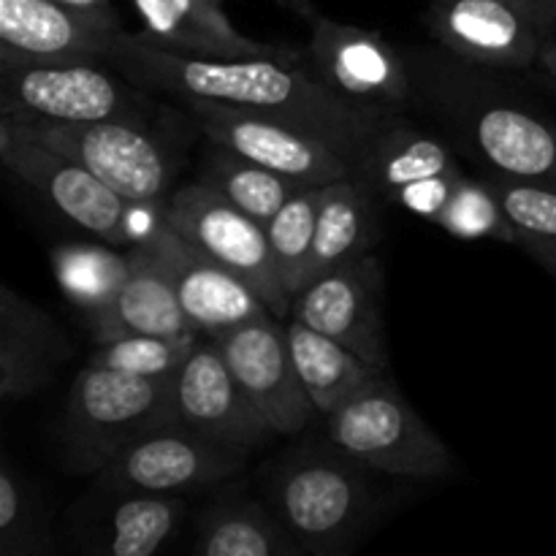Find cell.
Listing matches in <instances>:
<instances>
[{"label":"cell","mask_w":556,"mask_h":556,"mask_svg":"<svg viewBox=\"0 0 556 556\" xmlns=\"http://www.w3.org/2000/svg\"><path fill=\"white\" fill-rule=\"evenodd\" d=\"M106 63L134 85L168 92L185 103L215 101L299 125L345 152L353 166L380 125L391 117L331 92L313 68H304L299 52L201 58L161 47L141 33H123Z\"/></svg>","instance_id":"6da1fadb"},{"label":"cell","mask_w":556,"mask_h":556,"mask_svg":"<svg viewBox=\"0 0 556 556\" xmlns=\"http://www.w3.org/2000/svg\"><path fill=\"white\" fill-rule=\"evenodd\" d=\"M367 467L337 445H296L266 472L269 505L304 554H342L372 516Z\"/></svg>","instance_id":"7a4b0ae2"},{"label":"cell","mask_w":556,"mask_h":556,"mask_svg":"<svg viewBox=\"0 0 556 556\" xmlns=\"http://www.w3.org/2000/svg\"><path fill=\"white\" fill-rule=\"evenodd\" d=\"M168 424H177L174 380L87 364L76 372L65 405L63 462L71 472L98 476L130 445Z\"/></svg>","instance_id":"3957f363"},{"label":"cell","mask_w":556,"mask_h":556,"mask_svg":"<svg viewBox=\"0 0 556 556\" xmlns=\"http://www.w3.org/2000/svg\"><path fill=\"white\" fill-rule=\"evenodd\" d=\"M0 161L76 226L112 244L136 248L166 220V199H125L74 157L25 139L5 123H0Z\"/></svg>","instance_id":"277c9868"},{"label":"cell","mask_w":556,"mask_h":556,"mask_svg":"<svg viewBox=\"0 0 556 556\" xmlns=\"http://www.w3.org/2000/svg\"><path fill=\"white\" fill-rule=\"evenodd\" d=\"M329 443L367 470L402 478H440L456 459L440 434L405 400L391 372L326 416Z\"/></svg>","instance_id":"5b68a950"},{"label":"cell","mask_w":556,"mask_h":556,"mask_svg":"<svg viewBox=\"0 0 556 556\" xmlns=\"http://www.w3.org/2000/svg\"><path fill=\"white\" fill-rule=\"evenodd\" d=\"M0 123L25 139L74 157L109 188L130 201H163L172 179V163L161 141L130 117L96 123H52V119L0 114Z\"/></svg>","instance_id":"8992f818"},{"label":"cell","mask_w":556,"mask_h":556,"mask_svg":"<svg viewBox=\"0 0 556 556\" xmlns=\"http://www.w3.org/2000/svg\"><path fill=\"white\" fill-rule=\"evenodd\" d=\"M166 220L174 231L242 277L277 318H291V293L271 255L266 226L239 210L210 179L185 185L166 199Z\"/></svg>","instance_id":"52a82bcc"},{"label":"cell","mask_w":556,"mask_h":556,"mask_svg":"<svg viewBox=\"0 0 556 556\" xmlns=\"http://www.w3.org/2000/svg\"><path fill=\"white\" fill-rule=\"evenodd\" d=\"M427 25L467 63L530 68L556 33V0H432Z\"/></svg>","instance_id":"ba28073f"},{"label":"cell","mask_w":556,"mask_h":556,"mask_svg":"<svg viewBox=\"0 0 556 556\" xmlns=\"http://www.w3.org/2000/svg\"><path fill=\"white\" fill-rule=\"evenodd\" d=\"M438 106L492 174L556 185V125L548 119L500 96L451 85L438 92Z\"/></svg>","instance_id":"9c48e42d"},{"label":"cell","mask_w":556,"mask_h":556,"mask_svg":"<svg viewBox=\"0 0 556 556\" xmlns=\"http://www.w3.org/2000/svg\"><path fill=\"white\" fill-rule=\"evenodd\" d=\"M188 106L212 144L226 147L293 182L329 185L356 177V166L345 152L299 125L215 101H188Z\"/></svg>","instance_id":"30bf717a"},{"label":"cell","mask_w":556,"mask_h":556,"mask_svg":"<svg viewBox=\"0 0 556 556\" xmlns=\"http://www.w3.org/2000/svg\"><path fill=\"white\" fill-rule=\"evenodd\" d=\"M315 76L345 101L383 114H405L416 103V81L405 60L378 30L315 16L309 22Z\"/></svg>","instance_id":"8fae6325"},{"label":"cell","mask_w":556,"mask_h":556,"mask_svg":"<svg viewBox=\"0 0 556 556\" xmlns=\"http://www.w3.org/2000/svg\"><path fill=\"white\" fill-rule=\"evenodd\" d=\"M231 372L266 418L275 434H296L315 418L318 407L309 400L291 356L286 326L271 313L248 324L210 334Z\"/></svg>","instance_id":"7c38bea8"},{"label":"cell","mask_w":556,"mask_h":556,"mask_svg":"<svg viewBox=\"0 0 556 556\" xmlns=\"http://www.w3.org/2000/svg\"><path fill=\"white\" fill-rule=\"evenodd\" d=\"M130 112L134 96L96 63H0V114L96 123Z\"/></svg>","instance_id":"4fadbf2b"},{"label":"cell","mask_w":556,"mask_h":556,"mask_svg":"<svg viewBox=\"0 0 556 556\" xmlns=\"http://www.w3.org/2000/svg\"><path fill=\"white\" fill-rule=\"evenodd\" d=\"M291 318L391 372L383 326V269L372 253L358 255L304 286L293 296Z\"/></svg>","instance_id":"5bb4252c"},{"label":"cell","mask_w":556,"mask_h":556,"mask_svg":"<svg viewBox=\"0 0 556 556\" xmlns=\"http://www.w3.org/2000/svg\"><path fill=\"white\" fill-rule=\"evenodd\" d=\"M112 9L58 0H0V63H98L123 38Z\"/></svg>","instance_id":"9a60e30c"},{"label":"cell","mask_w":556,"mask_h":556,"mask_svg":"<svg viewBox=\"0 0 556 556\" xmlns=\"http://www.w3.org/2000/svg\"><path fill=\"white\" fill-rule=\"evenodd\" d=\"M244 451L212 443L182 424H168L130 445L106 470L98 472V486L114 492L182 494L237 476Z\"/></svg>","instance_id":"2e32d148"},{"label":"cell","mask_w":556,"mask_h":556,"mask_svg":"<svg viewBox=\"0 0 556 556\" xmlns=\"http://www.w3.org/2000/svg\"><path fill=\"white\" fill-rule=\"evenodd\" d=\"M174 405L190 432L244 454L275 434L210 337L174 375Z\"/></svg>","instance_id":"e0dca14e"},{"label":"cell","mask_w":556,"mask_h":556,"mask_svg":"<svg viewBox=\"0 0 556 556\" xmlns=\"http://www.w3.org/2000/svg\"><path fill=\"white\" fill-rule=\"evenodd\" d=\"M141 244L152 250L172 280L185 315L204 337L269 313V307L242 277L188 242L182 233L174 231L168 220H163Z\"/></svg>","instance_id":"ac0fdd59"},{"label":"cell","mask_w":556,"mask_h":556,"mask_svg":"<svg viewBox=\"0 0 556 556\" xmlns=\"http://www.w3.org/2000/svg\"><path fill=\"white\" fill-rule=\"evenodd\" d=\"M68 337L27 296L0 288V400L20 402L52 383L71 358Z\"/></svg>","instance_id":"d6986e66"},{"label":"cell","mask_w":556,"mask_h":556,"mask_svg":"<svg viewBox=\"0 0 556 556\" xmlns=\"http://www.w3.org/2000/svg\"><path fill=\"white\" fill-rule=\"evenodd\" d=\"M87 318L98 345L130 334H201L185 315L172 280L147 244L130 248V275L123 288L106 307Z\"/></svg>","instance_id":"ffe728a7"},{"label":"cell","mask_w":556,"mask_h":556,"mask_svg":"<svg viewBox=\"0 0 556 556\" xmlns=\"http://www.w3.org/2000/svg\"><path fill=\"white\" fill-rule=\"evenodd\" d=\"M459 168L448 141L416 125L405 114H391L364 147L356 163V177L375 195L396 204L400 195L416 185Z\"/></svg>","instance_id":"44dd1931"},{"label":"cell","mask_w":556,"mask_h":556,"mask_svg":"<svg viewBox=\"0 0 556 556\" xmlns=\"http://www.w3.org/2000/svg\"><path fill=\"white\" fill-rule=\"evenodd\" d=\"M144 30L141 36L161 47L201 58H261L293 54V49L261 43L239 33L228 20L223 0H134Z\"/></svg>","instance_id":"7402d4cb"},{"label":"cell","mask_w":556,"mask_h":556,"mask_svg":"<svg viewBox=\"0 0 556 556\" xmlns=\"http://www.w3.org/2000/svg\"><path fill=\"white\" fill-rule=\"evenodd\" d=\"M378 210H375V193L358 177L337 179L324 185L318 206V223H315L313 250H309L307 266H304L302 288L318 277L329 275L337 266L372 253L378 242Z\"/></svg>","instance_id":"603a6c76"},{"label":"cell","mask_w":556,"mask_h":556,"mask_svg":"<svg viewBox=\"0 0 556 556\" xmlns=\"http://www.w3.org/2000/svg\"><path fill=\"white\" fill-rule=\"evenodd\" d=\"M286 331L299 378H302L313 405L324 416L345 405L386 372L302 320L291 318L286 324Z\"/></svg>","instance_id":"cb8c5ba5"},{"label":"cell","mask_w":556,"mask_h":556,"mask_svg":"<svg viewBox=\"0 0 556 556\" xmlns=\"http://www.w3.org/2000/svg\"><path fill=\"white\" fill-rule=\"evenodd\" d=\"M193 554L199 556H296L304 554L280 516L250 497H228L201 516Z\"/></svg>","instance_id":"d4e9b609"},{"label":"cell","mask_w":556,"mask_h":556,"mask_svg":"<svg viewBox=\"0 0 556 556\" xmlns=\"http://www.w3.org/2000/svg\"><path fill=\"white\" fill-rule=\"evenodd\" d=\"M101 489V486H98ZM117 497L112 514L103 521L98 552L112 556H152L177 532L185 516V505L177 494L114 492Z\"/></svg>","instance_id":"484cf974"},{"label":"cell","mask_w":556,"mask_h":556,"mask_svg":"<svg viewBox=\"0 0 556 556\" xmlns=\"http://www.w3.org/2000/svg\"><path fill=\"white\" fill-rule=\"evenodd\" d=\"M52 269L65 299L92 315L123 288L130 275V250L117 253L106 244H60L52 253Z\"/></svg>","instance_id":"4316f807"},{"label":"cell","mask_w":556,"mask_h":556,"mask_svg":"<svg viewBox=\"0 0 556 556\" xmlns=\"http://www.w3.org/2000/svg\"><path fill=\"white\" fill-rule=\"evenodd\" d=\"M231 204L248 212L258 223H269L304 185L271 172V168L258 166L226 147L215 144L210 163H206V177Z\"/></svg>","instance_id":"83f0119b"},{"label":"cell","mask_w":556,"mask_h":556,"mask_svg":"<svg viewBox=\"0 0 556 556\" xmlns=\"http://www.w3.org/2000/svg\"><path fill=\"white\" fill-rule=\"evenodd\" d=\"M52 552L49 508L41 492L3 459L0 465V556Z\"/></svg>","instance_id":"f1b7e54d"},{"label":"cell","mask_w":556,"mask_h":556,"mask_svg":"<svg viewBox=\"0 0 556 556\" xmlns=\"http://www.w3.org/2000/svg\"><path fill=\"white\" fill-rule=\"evenodd\" d=\"M434 226L448 231L451 237L467 239V242L492 239V242L519 244V233H516L514 223L505 215L492 185L465 172L456 179L454 190H451Z\"/></svg>","instance_id":"f546056e"},{"label":"cell","mask_w":556,"mask_h":556,"mask_svg":"<svg viewBox=\"0 0 556 556\" xmlns=\"http://www.w3.org/2000/svg\"><path fill=\"white\" fill-rule=\"evenodd\" d=\"M324 195V185H304L269 223H266V237H269L271 255L280 269L291 299L302 291L304 266H307L309 250L315 239V223H318V206Z\"/></svg>","instance_id":"4dcf8cb0"},{"label":"cell","mask_w":556,"mask_h":556,"mask_svg":"<svg viewBox=\"0 0 556 556\" xmlns=\"http://www.w3.org/2000/svg\"><path fill=\"white\" fill-rule=\"evenodd\" d=\"M204 334L185 337H157V334H130L117 337L112 342H101L87 364L117 369V372L136 375V378L174 380L182 364L193 356Z\"/></svg>","instance_id":"1f68e13d"},{"label":"cell","mask_w":556,"mask_h":556,"mask_svg":"<svg viewBox=\"0 0 556 556\" xmlns=\"http://www.w3.org/2000/svg\"><path fill=\"white\" fill-rule=\"evenodd\" d=\"M486 182L492 185L505 215L514 223L519 244L525 239L556 242V185L503 177V174H492Z\"/></svg>","instance_id":"d6a6232c"},{"label":"cell","mask_w":556,"mask_h":556,"mask_svg":"<svg viewBox=\"0 0 556 556\" xmlns=\"http://www.w3.org/2000/svg\"><path fill=\"white\" fill-rule=\"evenodd\" d=\"M519 248H525L543 269H548L556 277V242H548V239H525Z\"/></svg>","instance_id":"836d02e7"},{"label":"cell","mask_w":556,"mask_h":556,"mask_svg":"<svg viewBox=\"0 0 556 556\" xmlns=\"http://www.w3.org/2000/svg\"><path fill=\"white\" fill-rule=\"evenodd\" d=\"M280 5H286L288 11H293L296 16H302V20L313 22L315 16H318V11H315L313 0H277Z\"/></svg>","instance_id":"e575fe53"},{"label":"cell","mask_w":556,"mask_h":556,"mask_svg":"<svg viewBox=\"0 0 556 556\" xmlns=\"http://www.w3.org/2000/svg\"><path fill=\"white\" fill-rule=\"evenodd\" d=\"M541 65H543V68L548 71V76H552L554 85H556V33H554L552 38H548L546 49H543V54H541Z\"/></svg>","instance_id":"d590c367"},{"label":"cell","mask_w":556,"mask_h":556,"mask_svg":"<svg viewBox=\"0 0 556 556\" xmlns=\"http://www.w3.org/2000/svg\"><path fill=\"white\" fill-rule=\"evenodd\" d=\"M58 3L74 5V9H87V11L112 9V5H109V0H58Z\"/></svg>","instance_id":"8d00e7d4"}]
</instances>
